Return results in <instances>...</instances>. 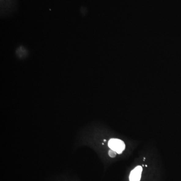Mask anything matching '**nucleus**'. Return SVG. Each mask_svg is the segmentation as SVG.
<instances>
[{"instance_id":"obj_1","label":"nucleus","mask_w":181,"mask_h":181,"mask_svg":"<svg viewBox=\"0 0 181 181\" xmlns=\"http://www.w3.org/2000/svg\"><path fill=\"white\" fill-rule=\"evenodd\" d=\"M110 149L116 151L118 154H121L125 149V144L122 140L119 139H112L108 142Z\"/></svg>"},{"instance_id":"obj_2","label":"nucleus","mask_w":181,"mask_h":181,"mask_svg":"<svg viewBox=\"0 0 181 181\" xmlns=\"http://www.w3.org/2000/svg\"><path fill=\"white\" fill-rule=\"evenodd\" d=\"M142 166H138L135 167L130 172L129 175V181H140L142 177Z\"/></svg>"},{"instance_id":"obj_3","label":"nucleus","mask_w":181,"mask_h":181,"mask_svg":"<svg viewBox=\"0 0 181 181\" xmlns=\"http://www.w3.org/2000/svg\"><path fill=\"white\" fill-rule=\"evenodd\" d=\"M108 154H109V156H110L111 157L114 158V157H116V154H117V153H116V151L110 149V150H109V151H108Z\"/></svg>"}]
</instances>
